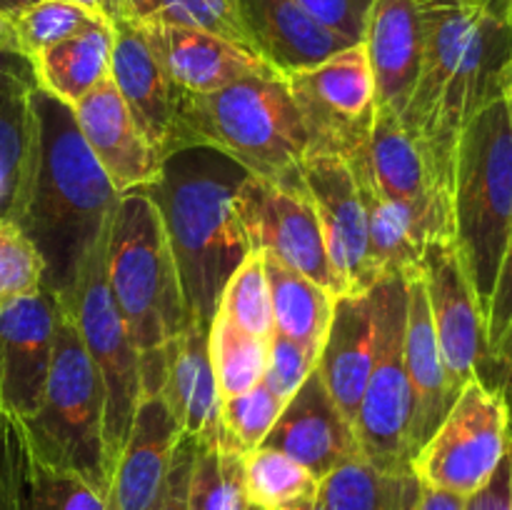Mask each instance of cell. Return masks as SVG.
I'll return each mask as SVG.
<instances>
[{"label":"cell","mask_w":512,"mask_h":510,"mask_svg":"<svg viewBox=\"0 0 512 510\" xmlns=\"http://www.w3.org/2000/svg\"><path fill=\"white\" fill-rule=\"evenodd\" d=\"M35 138L13 220L38 248L45 288L65 303L95 245L108 235L120 193L90 153L70 105L33 90Z\"/></svg>","instance_id":"1"},{"label":"cell","mask_w":512,"mask_h":510,"mask_svg":"<svg viewBox=\"0 0 512 510\" xmlns=\"http://www.w3.org/2000/svg\"><path fill=\"white\" fill-rule=\"evenodd\" d=\"M423 63L403 125L420 143L445 190H453L460 135L488 103L505 95L512 63V25L460 0H420Z\"/></svg>","instance_id":"2"},{"label":"cell","mask_w":512,"mask_h":510,"mask_svg":"<svg viewBox=\"0 0 512 510\" xmlns=\"http://www.w3.org/2000/svg\"><path fill=\"white\" fill-rule=\"evenodd\" d=\"M245 170L213 148H180L163 160L148 190L158 208L180 273L190 318L210 328L230 275L248 258L250 243L235 195Z\"/></svg>","instance_id":"3"},{"label":"cell","mask_w":512,"mask_h":510,"mask_svg":"<svg viewBox=\"0 0 512 510\" xmlns=\"http://www.w3.org/2000/svg\"><path fill=\"white\" fill-rule=\"evenodd\" d=\"M195 145L278 185L303 183L300 170L310 155L303 115L288 78L278 73L248 75L215 93H178L173 153Z\"/></svg>","instance_id":"4"},{"label":"cell","mask_w":512,"mask_h":510,"mask_svg":"<svg viewBox=\"0 0 512 510\" xmlns=\"http://www.w3.org/2000/svg\"><path fill=\"white\" fill-rule=\"evenodd\" d=\"M450 210L455 250L485 318L512 235V113L505 95L485 105L460 135Z\"/></svg>","instance_id":"5"},{"label":"cell","mask_w":512,"mask_h":510,"mask_svg":"<svg viewBox=\"0 0 512 510\" xmlns=\"http://www.w3.org/2000/svg\"><path fill=\"white\" fill-rule=\"evenodd\" d=\"M105 278L140 360L158 355L193 320L163 220L145 188L120 195L105 248Z\"/></svg>","instance_id":"6"},{"label":"cell","mask_w":512,"mask_h":510,"mask_svg":"<svg viewBox=\"0 0 512 510\" xmlns=\"http://www.w3.org/2000/svg\"><path fill=\"white\" fill-rule=\"evenodd\" d=\"M20 425L30 455L38 463L78 475L108 500L113 468L105 450L103 383L63 305L58 310L53 363L43 400L33 418L20 420Z\"/></svg>","instance_id":"7"},{"label":"cell","mask_w":512,"mask_h":510,"mask_svg":"<svg viewBox=\"0 0 512 510\" xmlns=\"http://www.w3.org/2000/svg\"><path fill=\"white\" fill-rule=\"evenodd\" d=\"M378 308V358L370 370L355 418V440L365 463L385 475H413V393L403 360L408 278L373 285Z\"/></svg>","instance_id":"8"},{"label":"cell","mask_w":512,"mask_h":510,"mask_svg":"<svg viewBox=\"0 0 512 510\" xmlns=\"http://www.w3.org/2000/svg\"><path fill=\"white\" fill-rule=\"evenodd\" d=\"M105 248H108V235L95 245L73 293L60 305L73 318L85 353L103 383L105 450H108L110 468H115V460L128 438L135 408L143 398V388H140V355L130 340L123 315L115 305L108 278H105Z\"/></svg>","instance_id":"9"},{"label":"cell","mask_w":512,"mask_h":510,"mask_svg":"<svg viewBox=\"0 0 512 510\" xmlns=\"http://www.w3.org/2000/svg\"><path fill=\"white\" fill-rule=\"evenodd\" d=\"M510 443L508 403L498 390L473 378L463 385L435 433L420 445L410 473L423 488L465 498L493 475Z\"/></svg>","instance_id":"10"},{"label":"cell","mask_w":512,"mask_h":510,"mask_svg":"<svg viewBox=\"0 0 512 510\" xmlns=\"http://www.w3.org/2000/svg\"><path fill=\"white\" fill-rule=\"evenodd\" d=\"M288 83L308 130L310 155L350 160L363 150L378 118L375 80L363 43L290 75Z\"/></svg>","instance_id":"11"},{"label":"cell","mask_w":512,"mask_h":510,"mask_svg":"<svg viewBox=\"0 0 512 510\" xmlns=\"http://www.w3.org/2000/svg\"><path fill=\"white\" fill-rule=\"evenodd\" d=\"M250 250L283 263L340 298L343 283L330 263L323 228L303 183L278 185L245 175L235 195Z\"/></svg>","instance_id":"12"},{"label":"cell","mask_w":512,"mask_h":510,"mask_svg":"<svg viewBox=\"0 0 512 510\" xmlns=\"http://www.w3.org/2000/svg\"><path fill=\"white\" fill-rule=\"evenodd\" d=\"M348 163L355 178L370 185L380 198L410 210L428 243L453 240V210H450L448 190L435 178L433 165L398 115L378 110L363 150Z\"/></svg>","instance_id":"13"},{"label":"cell","mask_w":512,"mask_h":510,"mask_svg":"<svg viewBox=\"0 0 512 510\" xmlns=\"http://www.w3.org/2000/svg\"><path fill=\"white\" fill-rule=\"evenodd\" d=\"M430 320L455 393L488 368L485 318L453 240H430L420 260Z\"/></svg>","instance_id":"14"},{"label":"cell","mask_w":512,"mask_h":510,"mask_svg":"<svg viewBox=\"0 0 512 510\" xmlns=\"http://www.w3.org/2000/svg\"><path fill=\"white\" fill-rule=\"evenodd\" d=\"M143 395H163L183 435L205 443L223 433L220 398L210 363L208 328L190 320L153 358L140 360Z\"/></svg>","instance_id":"15"},{"label":"cell","mask_w":512,"mask_h":510,"mask_svg":"<svg viewBox=\"0 0 512 510\" xmlns=\"http://www.w3.org/2000/svg\"><path fill=\"white\" fill-rule=\"evenodd\" d=\"M300 175L318 213L325 248L343 290H370L378 280L370 268L363 195L350 163L338 155H310Z\"/></svg>","instance_id":"16"},{"label":"cell","mask_w":512,"mask_h":510,"mask_svg":"<svg viewBox=\"0 0 512 510\" xmlns=\"http://www.w3.org/2000/svg\"><path fill=\"white\" fill-rule=\"evenodd\" d=\"M60 303L48 288L0 305V395L8 415L33 418L43 400Z\"/></svg>","instance_id":"17"},{"label":"cell","mask_w":512,"mask_h":510,"mask_svg":"<svg viewBox=\"0 0 512 510\" xmlns=\"http://www.w3.org/2000/svg\"><path fill=\"white\" fill-rule=\"evenodd\" d=\"M80 135L120 195L150 188L160 178L163 155L145 138L110 80H100L73 105Z\"/></svg>","instance_id":"18"},{"label":"cell","mask_w":512,"mask_h":510,"mask_svg":"<svg viewBox=\"0 0 512 510\" xmlns=\"http://www.w3.org/2000/svg\"><path fill=\"white\" fill-rule=\"evenodd\" d=\"M263 445L298 460L318 480L360 455L353 423L328 393L318 370L283 405Z\"/></svg>","instance_id":"19"},{"label":"cell","mask_w":512,"mask_h":510,"mask_svg":"<svg viewBox=\"0 0 512 510\" xmlns=\"http://www.w3.org/2000/svg\"><path fill=\"white\" fill-rule=\"evenodd\" d=\"M170 83L185 95L215 93L248 75L275 73L250 48L220 35L175 25H138Z\"/></svg>","instance_id":"20"},{"label":"cell","mask_w":512,"mask_h":510,"mask_svg":"<svg viewBox=\"0 0 512 510\" xmlns=\"http://www.w3.org/2000/svg\"><path fill=\"white\" fill-rule=\"evenodd\" d=\"M378 110L403 120L423 63V5L420 0H375L363 33Z\"/></svg>","instance_id":"21"},{"label":"cell","mask_w":512,"mask_h":510,"mask_svg":"<svg viewBox=\"0 0 512 510\" xmlns=\"http://www.w3.org/2000/svg\"><path fill=\"white\" fill-rule=\"evenodd\" d=\"M238 15L253 53L283 78L355 45L325 28L298 0H238Z\"/></svg>","instance_id":"22"},{"label":"cell","mask_w":512,"mask_h":510,"mask_svg":"<svg viewBox=\"0 0 512 510\" xmlns=\"http://www.w3.org/2000/svg\"><path fill=\"white\" fill-rule=\"evenodd\" d=\"M108 75L145 138L160 150L163 158H168L173 153L178 88L160 68L143 30L135 23L120 18L113 20Z\"/></svg>","instance_id":"23"},{"label":"cell","mask_w":512,"mask_h":510,"mask_svg":"<svg viewBox=\"0 0 512 510\" xmlns=\"http://www.w3.org/2000/svg\"><path fill=\"white\" fill-rule=\"evenodd\" d=\"M183 430L163 395H143L115 460L108 510H148L173 463Z\"/></svg>","instance_id":"24"},{"label":"cell","mask_w":512,"mask_h":510,"mask_svg":"<svg viewBox=\"0 0 512 510\" xmlns=\"http://www.w3.org/2000/svg\"><path fill=\"white\" fill-rule=\"evenodd\" d=\"M375 358H378V308H375L373 288L340 295L335 300L333 320L315 370L353 428Z\"/></svg>","instance_id":"25"},{"label":"cell","mask_w":512,"mask_h":510,"mask_svg":"<svg viewBox=\"0 0 512 510\" xmlns=\"http://www.w3.org/2000/svg\"><path fill=\"white\" fill-rule=\"evenodd\" d=\"M403 360L408 373L410 393H413V458L420 445L435 433L440 420L448 415L450 405L458 393L450 385L445 373L443 355L435 338L433 320H430L425 285L418 273L408 275V308H405L403 330Z\"/></svg>","instance_id":"26"},{"label":"cell","mask_w":512,"mask_h":510,"mask_svg":"<svg viewBox=\"0 0 512 510\" xmlns=\"http://www.w3.org/2000/svg\"><path fill=\"white\" fill-rule=\"evenodd\" d=\"M113 23L95 20L63 43L33 58L35 83L53 98L73 108L88 90L108 78Z\"/></svg>","instance_id":"27"},{"label":"cell","mask_w":512,"mask_h":510,"mask_svg":"<svg viewBox=\"0 0 512 510\" xmlns=\"http://www.w3.org/2000/svg\"><path fill=\"white\" fill-rule=\"evenodd\" d=\"M263 263L270 288V305H273L275 333L285 335L320 358L338 298L323 285L285 268L270 255H263Z\"/></svg>","instance_id":"28"},{"label":"cell","mask_w":512,"mask_h":510,"mask_svg":"<svg viewBox=\"0 0 512 510\" xmlns=\"http://www.w3.org/2000/svg\"><path fill=\"white\" fill-rule=\"evenodd\" d=\"M368 220V253L375 280L408 278L418 273L428 245L423 228L410 210L380 198L370 185L358 180Z\"/></svg>","instance_id":"29"},{"label":"cell","mask_w":512,"mask_h":510,"mask_svg":"<svg viewBox=\"0 0 512 510\" xmlns=\"http://www.w3.org/2000/svg\"><path fill=\"white\" fill-rule=\"evenodd\" d=\"M245 493L258 510H310L320 500V480L298 460L260 445L245 453Z\"/></svg>","instance_id":"30"},{"label":"cell","mask_w":512,"mask_h":510,"mask_svg":"<svg viewBox=\"0 0 512 510\" xmlns=\"http://www.w3.org/2000/svg\"><path fill=\"white\" fill-rule=\"evenodd\" d=\"M245 493V453H240L223 433L205 443H195L190 470V510H248Z\"/></svg>","instance_id":"31"},{"label":"cell","mask_w":512,"mask_h":510,"mask_svg":"<svg viewBox=\"0 0 512 510\" xmlns=\"http://www.w3.org/2000/svg\"><path fill=\"white\" fill-rule=\"evenodd\" d=\"M208 348L215 383H218L223 400L235 398V395L263 383L265 363H268V340L245 333L220 310L208 328Z\"/></svg>","instance_id":"32"},{"label":"cell","mask_w":512,"mask_h":510,"mask_svg":"<svg viewBox=\"0 0 512 510\" xmlns=\"http://www.w3.org/2000/svg\"><path fill=\"white\" fill-rule=\"evenodd\" d=\"M405 475L393 478L353 458L320 480L323 510H395Z\"/></svg>","instance_id":"33"},{"label":"cell","mask_w":512,"mask_h":510,"mask_svg":"<svg viewBox=\"0 0 512 510\" xmlns=\"http://www.w3.org/2000/svg\"><path fill=\"white\" fill-rule=\"evenodd\" d=\"M218 310L228 315L238 328L260 340H270L275 333L270 288L265 278L263 253L250 250L248 258L238 265L220 295Z\"/></svg>","instance_id":"34"},{"label":"cell","mask_w":512,"mask_h":510,"mask_svg":"<svg viewBox=\"0 0 512 510\" xmlns=\"http://www.w3.org/2000/svg\"><path fill=\"white\" fill-rule=\"evenodd\" d=\"M95 20L98 18L68 0H38L13 18L18 50L33 60L35 55L63 43Z\"/></svg>","instance_id":"35"},{"label":"cell","mask_w":512,"mask_h":510,"mask_svg":"<svg viewBox=\"0 0 512 510\" xmlns=\"http://www.w3.org/2000/svg\"><path fill=\"white\" fill-rule=\"evenodd\" d=\"M283 400L273 393L265 383H258L255 388L225 398L220 408V423H223L225 435L240 453L260 448L263 440L268 438L270 428L278 420L283 410Z\"/></svg>","instance_id":"36"},{"label":"cell","mask_w":512,"mask_h":510,"mask_svg":"<svg viewBox=\"0 0 512 510\" xmlns=\"http://www.w3.org/2000/svg\"><path fill=\"white\" fill-rule=\"evenodd\" d=\"M45 288V263L28 235L0 218V305Z\"/></svg>","instance_id":"37"},{"label":"cell","mask_w":512,"mask_h":510,"mask_svg":"<svg viewBox=\"0 0 512 510\" xmlns=\"http://www.w3.org/2000/svg\"><path fill=\"white\" fill-rule=\"evenodd\" d=\"M28 510H108V500L78 475L38 463L28 450Z\"/></svg>","instance_id":"38"},{"label":"cell","mask_w":512,"mask_h":510,"mask_svg":"<svg viewBox=\"0 0 512 510\" xmlns=\"http://www.w3.org/2000/svg\"><path fill=\"white\" fill-rule=\"evenodd\" d=\"M315 368H318V355L305 350L303 345L293 343L280 333H273V338L268 340V363H265L263 383L283 403H288L298 393L300 385L310 378Z\"/></svg>","instance_id":"39"},{"label":"cell","mask_w":512,"mask_h":510,"mask_svg":"<svg viewBox=\"0 0 512 510\" xmlns=\"http://www.w3.org/2000/svg\"><path fill=\"white\" fill-rule=\"evenodd\" d=\"M0 510H28V448L13 415L0 438Z\"/></svg>","instance_id":"40"},{"label":"cell","mask_w":512,"mask_h":510,"mask_svg":"<svg viewBox=\"0 0 512 510\" xmlns=\"http://www.w3.org/2000/svg\"><path fill=\"white\" fill-rule=\"evenodd\" d=\"M510 330H512V235L508 240V248H505L503 253V260H500L493 295H490L488 310H485V340H488V355H493L495 350L505 343Z\"/></svg>","instance_id":"41"},{"label":"cell","mask_w":512,"mask_h":510,"mask_svg":"<svg viewBox=\"0 0 512 510\" xmlns=\"http://www.w3.org/2000/svg\"><path fill=\"white\" fill-rule=\"evenodd\" d=\"M325 28L335 30L350 43H360L375 0H298Z\"/></svg>","instance_id":"42"},{"label":"cell","mask_w":512,"mask_h":510,"mask_svg":"<svg viewBox=\"0 0 512 510\" xmlns=\"http://www.w3.org/2000/svg\"><path fill=\"white\" fill-rule=\"evenodd\" d=\"M195 458V440L183 435L175 448L173 463H170L168 475L163 480V488L158 490L148 510H190L188 508V488H190V470H193Z\"/></svg>","instance_id":"43"},{"label":"cell","mask_w":512,"mask_h":510,"mask_svg":"<svg viewBox=\"0 0 512 510\" xmlns=\"http://www.w3.org/2000/svg\"><path fill=\"white\" fill-rule=\"evenodd\" d=\"M463 510H512V443L488 480L463 498Z\"/></svg>","instance_id":"44"},{"label":"cell","mask_w":512,"mask_h":510,"mask_svg":"<svg viewBox=\"0 0 512 510\" xmlns=\"http://www.w3.org/2000/svg\"><path fill=\"white\" fill-rule=\"evenodd\" d=\"M13 80H35L33 60L20 50H0V88Z\"/></svg>","instance_id":"45"},{"label":"cell","mask_w":512,"mask_h":510,"mask_svg":"<svg viewBox=\"0 0 512 510\" xmlns=\"http://www.w3.org/2000/svg\"><path fill=\"white\" fill-rule=\"evenodd\" d=\"M418 510H463V498H460V495L443 493V490L423 488V485H420Z\"/></svg>","instance_id":"46"},{"label":"cell","mask_w":512,"mask_h":510,"mask_svg":"<svg viewBox=\"0 0 512 510\" xmlns=\"http://www.w3.org/2000/svg\"><path fill=\"white\" fill-rule=\"evenodd\" d=\"M460 3L488 15V18L512 25V0H460Z\"/></svg>","instance_id":"47"},{"label":"cell","mask_w":512,"mask_h":510,"mask_svg":"<svg viewBox=\"0 0 512 510\" xmlns=\"http://www.w3.org/2000/svg\"><path fill=\"white\" fill-rule=\"evenodd\" d=\"M18 203V185L0 168V218H10Z\"/></svg>","instance_id":"48"},{"label":"cell","mask_w":512,"mask_h":510,"mask_svg":"<svg viewBox=\"0 0 512 510\" xmlns=\"http://www.w3.org/2000/svg\"><path fill=\"white\" fill-rule=\"evenodd\" d=\"M418 495H420V483L413 475H405L403 488H400V498L395 503V510H418Z\"/></svg>","instance_id":"49"},{"label":"cell","mask_w":512,"mask_h":510,"mask_svg":"<svg viewBox=\"0 0 512 510\" xmlns=\"http://www.w3.org/2000/svg\"><path fill=\"white\" fill-rule=\"evenodd\" d=\"M68 3L78 5V8H83L85 13H90L93 18L105 20V23H113V13H110L108 8V0H68Z\"/></svg>","instance_id":"50"},{"label":"cell","mask_w":512,"mask_h":510,"mask_svg":"<svg viewBox=\"0 0 512 510\" xmlns=\"http://www.w3.org/2000/svg\"><path fill=\"white\" fill-rule=\"evenodd\" d=\"M0 50H18V40H15L13 18L0 10Z\"/></svg>","instance_id":"51"},{"label":"cell","mask_w":512,"mask_h":510,"mask_svg":"<svg viewBox=\"0 0 512 510\" xmlns=\"http://www.w3.org/2000/svg\"><path fill=\"white\" fill-rule=\"evenodd\" d=\"M33 3H38V0H0V10H3L5 15H10V18H15L20 10H25Z\"/></svg>","instance_id":"52"},{"label":"cell","mask_w":512,"mask_h":510,"mask_svg":"<svg viewBox=\"0 0 512 510\" xmlns=\"http://www.w3.org/2000/svg\"><path fill=\"white\" fill-rule=\"evenodd\" d=\"M8 410H5V403H3V395H0V438H3V430L5 425H8Z\"/></svg>","instance_id":"53"},{"label":"cell","mask_w":512,"mask_h":510,"mask_svg":"<svg viewBox=\"0 0 512 510\" xmlns=\"http://www.w3.org/2000/svg\"><path fill=\"white\" fill-rule=\"evenodd\" d=\"M125 3H130V0H108V8H110V13H113V18H115V13H118V10L123 8Z\"/></svg>","instance_id":"54"},{"label":"cell","mask_w":512,"mask_h":510,"mask_svg":"<svg viewBox=\"0 0 512 510\" xmlns=\"http://www.w3.org/2000/svg\"><path fill=\"white\" fill-rule=\"evenodd\" d=\"M505 98H508V105H510V113H512V85H508V90H505Z\"/></svg>","instance_id":"55"},{"label":"cell","mask_w":512,"mask_h":510,"mask_svg":"<svg viewBox=\"0 0 512 510\" xmlns=\"http://www.w3.org/2000/svg\"><path fill=\"white\" fill-rule=\"evenodd\" d=\"M508 85H512V63H510V70H508V83H505V90H508Z\"/></svg>","instance_id":"56"},{"label":"cell","mask_w":512,"mask_h":510,"mask_svg":"<svg viewBox=\"0 0 512 510\" xmlns=\"http://www.w3.org/2000/svg\"><path fill=\"white\" fill-rule=\"evenodd\" d=\"M310 510H323V505H320V503H318V505H315V508H310Z\"/></svg>","instance_id":"57"},{"label":"cell","mask_w":512,"mask_h":510,"mask_svg":"<svg viewBox=\"0 0 512 510\" xmlns=\"http://www.w3.org/2000/svg\"><path fill=\"white\" fill-rule=\"evenodd\" d=\"M510 435H512V410H510Z\"/></svg>","instance_id":"58"},{"label":"cell","mask_w":512,"mask_h":510,"mask_svg":"<svg viewBox=\"0 0 512 510\" xmlns=\"http://www.w3.org/2000/svg\"><path fill=\"white\" fill-rule=\"evenodd\" d=\"M248 510H258V508H253V505H248Z\"/></svg>","instance_id":"59"},{"label":"cell","mask_w":512,"mask_h":510,"mask_svg":"<svg viewBox=\"0 0 512 510\" xmlns=\"http://www.w3.org/2000/svg\"><path fill=\"white\" fill-rule=\"evenodd\" d=\"M510 438H512V435H510Z\"/></svg>","instance_id":"60"}]
</instances>
